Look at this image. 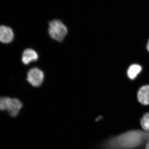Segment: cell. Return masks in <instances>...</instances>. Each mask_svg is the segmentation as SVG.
<instances>
[{"mask_svg":"<svg viewBox=\"0 0 149 149\" xmlns=\"http://www.w3.org/2000/svg\"><path fill=\"white\" fill-rule=\"evenodd\" d=\"M48 32L52 39L58 42H62L67 34L68 29L61 21L55 19L49 23Z\"/></svg>","mask_w":149,"mask_h":149,"instance_id":"1","label":"cell"},{"mask_svg":"<svg viewBox=\"0 0 149 149\" xmlns=\"http://www.w3.org/2000/svg\"><path fill=\"white\" fill-rule=\"evenodd\" d=\"M44 79L42 71L38 68L30 69L27 73V81L33 86L38 87L42 85Z\"/></svg>","mask_w":149,"mask_h":149,"instance_id":"2","label":"cell"},{"mask_svg":"<svg viewBox=\"0 0 149 149\" xmlns=\"http://www.w3.org/2000/svg\"><path fill=\"white\" fill-rule=\"evenodd\" d=\"M22 107V104L18 99L10 98L7 110L11 116L16 117L18 115Z\"/></svg>","mask_w":149,"mask_h":149,"instance_id":"3","label":"cell"},{"mask_svg":"<svg viewBox=\"0 0 149 149\" xmlns=\"http://www.w3.org/2000/svg\"><path fill=\"white\" fill-rule=\"evenodd\" d=\"M14 34L11 28L6 26H0V42L3 43L10 42L13 40Z\"/></svg>","mask_w":149,"mask_h":149,"instance_id":"4","label":"cell"},{"mask_svg":"<svg viewBox=\"0 0 149 149\" xmlns=\"http://www.w3.org/2000/svg\"><path fill=\"white\" fill-rule=\"evenodd\" d=\"M38 59V55L37 53L32 49H28L23 52L22 61L24 64L28 65L32 62L37 61Z\"/></svg>","mask_w":149,"mask_h":149,"instance_id":"5","label":"cell"},{"mask_svg":"<svg viewBox=\"0 0 149 149\" xmlns=\"http://www.w3.org/2000/svg\"><path fill=\"white\" fill-rule=\"evenodd\" d=\"M138 100L144 105H149V85L142 86L138 93Z\"/></svg>","mask_w":149,"mask_h":149,"instance_id":"6","label":"cell"},{"mask_svg":"<svg viewBox=\"0 0 149 149\" xmlns=\"http://www.w3.org/2000/svg\"><path fill=\"white\" fill-rule=\"evenodd\" d=\"M141 70H142V67L139 65L136 64L132 65L129 67L127 71L128 77L131 80H133L141 72Z\"/></svg>","mask_w":149,"mask_h":149,"instance_id":"7","label":"cell"},{"mask_svg":"<svg viewBox=\"0 0 149 149\" xmlns=\"http://www.w3.org/2000/svg\"><path fill=\"white\" fill-rule=\"evenodd\" d=\"M142 129L149 133V112L145 113L140 120Z\"/></svg>","mask_w":149,"mask_h":149,"instance_id":"8","label":"cell"},{"mask_svg":"<svg viewBox=\"0 0 149 149\" xmlns=\"http://www.w3.org/2000/svg\"><path fill=\"white\" fill-rule=\"evenodd\" d=\"M9 99V97H2L0 98V110H7Z\"/></svg>","mask_w":149,"mask_h":149,"instance_id":"9","label":"cell"},{"mask_svg":"<svg viewBox=\"0 0 149 149\" xmlns=\"http://www.w3.org/2000/svg\"><path fill=\"white\" fill-rule=\"evenodd\" d=\"M145 149H149V141L145 145Z\"/></svg>","mask_w":149,"mask_h":149,"instance_id":"10","label":"cell"},{"mask_svg":"<svg viewBox=\"0 0 149 149\" xmlns=\"http://www.w3.org/2000/svg\"><path fill=\"white\" fill-rule=\"evenodd\" d=\"M147 49L149 52V40H148V44H147Z\"/></svg>","mask_w":149,"mask_h":149,"instance_id":"11","label":"cell"}]
</instances>
